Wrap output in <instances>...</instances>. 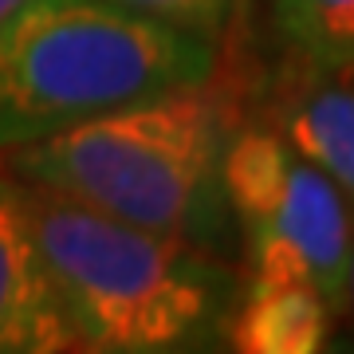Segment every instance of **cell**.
Returning a JSON list of instances; mask_svg holds the SVG:
<instances>
[{
  "instance_id": "obj_1",
  "label": "cell",
  "mask_w": 354,
  "mask_h": 354,
  "mask_svg": "<svg viewBox=\"0 0 354 354\" xmlns=\"http://www.w3.org/2000/svg\"><path fill=\"white\" fill-rule=\"evenodd\" d=\"M236 127V95L213 75L0 153V165L20 185L241 264V225L225 193Z\"/></svg>"
},
{
  "instance_id": "obj_2",
  "label": "cell",
  "mask_w": 354,
  "mask_h": 354,
  "mask_svg": "<svg viewBox=\"0 0 354 354\" xmlns=\"http://www.w3.org/2000/svg\"><path fill=\"white\" fill-rule=\"evenodd\" d=\"M20 189L79 354H228L241 264Z\"/></svg>"
},
{
  "instance_id": "obj_3",
  "label": "cell",
  "mask_w": 354,
  "mask_h": 354,
  "mask_svg": "<svg viewBox=\"0 0 354 354\" xmlns=\"http://www.w3.org/2000/svg\"><path fill=\"white\" fill-rule=\"evenodd\" d=\"M216 71V44L106 0H20L0 16V153Z\"/></svg>"
},
{
  "instance_id": "obj_4",
  "label": "cell",
  "mask_w": 354,
  "mask_h": 354,
  "mask_svg": "<svg viewBox=\"0 0 354 354\" xmlns=\"http://www.w3.org/2000/svg\"><path fill=\"white\" fill-rule=\"evenodd\" d=\"M0 354H79L24 189L0 165Z\"/></svg>"
},
{
  "instance_id": "obj_5",
  "label": "cell",
  "mask_w": 354,
  "mask_h": 354,
  "mask_svg": "<svg viewBox=\"0 0 354 354\" xmlns=\"http://www.w3.org/2000/svg\"><path fill=\"white\" fill-rule=\"evenodd\" d=\"M272 228L279 236L295 244V252L304 256L315 291L327 299L335 319L351 311L354 295V244H351V197L330 181L323 169L291 153L283 189L272 201L264 221L248 225ZM241 232V236H244Z\"/></svg>"
},
{
  "instance_id": "obj_6",
  "label": "cell",
  "mask_w": 354,
  "mask_h": 354,
  "mask_svg": "<svg viewBox=\"0 0 354 354\" xmlns=\"http://www.w3.org/2000/svg\"><path fill=\"white\" fill-rule=\"evenodd\" d=\"M276 111L272 130L288 142L295 158L354 193V95L351 71H319L299 59H288V71L272 87Z\"/></svg>"
},
{
  "instance_id": "obj_7",
  "label": "cell",
  "mask_w": 354,
  "mask_h": 354,
  "mask_svg": "<svg viewBox=\"0 0 354 354\" xmlns=\"http://www.w3.org/2000/svg\"><path fill=\"white\" fill-rule=\"evenodd\" d=\"M335 311L315 283H244L228 354H323Z\"/></svg>"
},
{
  "instance_id": "obj_8",
  "label": "cell",
  "mask_w": 354,
  "mask_h": 354,
  "mask_svg": "<svg viewBox=\"0 0 354 354\" xmlns=\"http://www.w3.org/2000/svg\"><path fill=\"white\" fill-rule=\"evenodd\" d=\"M268 12L291 59L319 71L354 67V0H268Z\"/></svg>"
},
{
  "instance_id": "obj_9",
  "label": "cell",
  "mask_w": 354,
  "mask_h": 354,
  "mask_svg": "<svg viewBox=\"0 0 354 354\" xmlns=\"http://www.w3.org/2000/svg\"><path fill=\"white\" fill-rule=\"evenodd\" d=\"M106 4L158 20V24H169L177 32L201 36L209 44H221L232 32V20H236L244 0H106Z\"/></svg>"
},
{
  "instance_id": "obj_10",
  "label": "cell",
  "mask_w": 354,
  "mask_h": 354,
  "mask_svg": "<svg viewBox=\"0 0 354 354\" xmlns=\"http://www.w3.org/2000/svg\"><path fill=\"white\" fill-rule=\"evenodd\" d=\"M323 354H351V339H330V346Z\"/></svg>"
},
{
  "instance_id": "obj_11",
  "label": "cell",
  "mask_w": 354,
  "mask_h": 354,
  "mask_svg": "<svg viewBox=\"0 0 354 354\" xmlns=\"http://www.w3.org/2000/svg\"><path fill=\"white\" fill-rule=\"evenodd\" d=\"M16 4H20V0H0V16H4V12H12Z\"/></svg>"
}]
</instances>
